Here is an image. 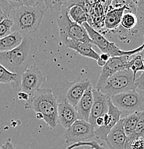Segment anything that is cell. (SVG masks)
Listing matches in <instances>:
<instances>
[{"mask_svg":"<svg viewBox=\"0 0 144 149\" xmlns=\"http://www.w3.org/2000/svg\"><path fill=\"white\" fill-rule=\"evenodd\" d=\"M47 9L42 0L33 5L12 7L10 18L13 22L12 32H17L24 36L35 33L38 29Z\"/></svg>","mask_w":144,"mask_h":149,"instance_id":"1","label":"cell"},{"mask_svg":"<svg viewBox=\"0 0 144 149\" xmlns=\"http://www.w3.org/2000/svg\"><path fill=\"white\" fill-rule=\"evenodd\" d=\"M58 97L52 90L40 88L29 96L24 108L33 111L37 118L42 120L50 128H54L58 123Z\"/></svg>","mask_w":144,"mask_h":149,"instance_id":"2","label":"cell"},{"mask_svg":"<svg viewBox=\"0 0 144 149\" xmlns=\"http://www.w3.org/2000/svg\"><path fill=\"white\" fill-rule=\"evenodd\" d=\"M32 37L29 35L23 36L19 46L13 49L0 52V64L7 70L17 74L21 77L29 65V56L32 46Z\"/></svg>","mask_w":144,"mask_h":149,"instance_id":"3","label":"cell"},{"mask_svg":"<svg viewBox=\"0 0 144 149\" xmlns=\"http://www.w3.org/2000/svg\"><path fill=\"white\" fill-rule=\"evenodd\" d=\"M57 22L59 28L60 38L62 42L68 39L79 40L93 44L88 34L83 25L77 24L70 19L67 13V7H65L58 14Z\"/></svg>","mask_w":144,"mask_h":149,"instance_id":"4","label":"cell"},{"mask_svg":"<svg viewBox=\"0 0 144 149\" xmlns=\"http://www.w3.org/2000/svg\"><path fill=\"white\" fill-rule=\"evenodd\" d=\"M134 77L131 70L118 71L113 74L100 87V92L109 97L128 91L136 90Z\"/></svg>","mask_w":144,"mask_h":149,"instance_id":"5","label":"cell"},{"mask_svg":"<svg viewBox=\"0 0 144 149\" xmlns=\"http://www.w3.org/2000/svg\"><path fill=\"white\" fill-rule=\"evenodd\" d=\"M83 27L86 29L93 45H96L103 53L108 54L111 57H118V56L128 55L131 56L141 52L144 47V43L138 47L131 50H123L118 47L115 43L108 41L100 32H97L93 27L88 24V22L83 23Z\"/></svg>","mask_w":144,"mask_h":149,"instance_id":"6","label":"cell"},{"mask_svg":"<svg viewBox=\"0 0 144 149\" xmlns=\"http://www.w3.org/2000/svg\"><path fill=\"white\" fill-rule=\"evenodd\" d=\"M112 103L125 116L135 112L144 111V95L136 90L115 95L111 97Z\"/></svg>","mask_w":144,"mask_h":149,"instance_id":"7","label":"cell"},{"mask_svg":"<svg viewBox=\"0 0 144 149\" xmlns=\"http://www.w3.org/2000/svg\"><path fill=\"white\" fill-rule=\"evenodd\" d=\"M95 127L88 121L77 119L65 129L64 139L66 144L89 141L95 137Z\"/></svg>","mask_w":144,"mask_h":149,"instance_id":"8","label":"cell"},{"mask_svg":"<svg viewBox=\"0 0 144 149\" xmlns=\"http://www.w3.org/2000/svg\"><path fill=\"white\" fill-rule=\"evenodd\" d=\"M45 79L38 65H29L20 77L19 91L27 93L30 96L40 89Z\"/></svg>","mask_w":144,"mask_h":149,"instance_id":"9","label":"cell"},{"mask_svg":"<svg viewBox=\"0 0 144 149\" xmlns=\"http://www.w3.org/2000/svg\"><path fill=\"white\" fill-rule=\"evenodd\" d=\"M130 57L131 56L128 55L111 57L106 65L102 68L95 89H100L105 82L115 72L128 69V62L130 60Z\"/></svg>","mask_w":144,"mask_h":149,"instance_id":"10","label":"cell"},{"mask_svg":"<svg viewBox=\"0 0 144 149\" xmlns=\"http://www.w3.org/2000/svg\"><path fill=\"white\" fill-rule=\"evenodd\" d=\"M121 115V111L116 108L110 100L108 113L103 116L104 123L101 126L95 128V137L103 141H106L107 136L120 120Z\"/></svg>","mask_w":144,"mask_h":149,"instance_id":"11","label":"cell"},{"mask_svg":"<svg viewBox=\"0 0 144 149\" xmlns=\"http://www.w3.org/2000/svg\"><path fill=\"white\" fill-rule=\"evenodd\" d=\"M93 105L88 122L95 127V119L100 116H104L108 113L111 97L102 93L95 88H93Z\"/></svg>","mask_w":144,"mask_h":149,"instance_id":"12","label":"cell"},{"mask_svg":"<svg viewBox=\"0 0 144 149\" xmlns=\"http://www.w3.org/2000/svg\"><path fill=\"white\" fill-rule=\"evenodd\" d=\"M67 84L68 87L63 97L66 99L68 102H70L72 106L75 108L80 99L88 90V88L92 85V84L88 79L86 80L78 79L72 83H68Z\"/></svg>","mask_w":144,"mask_h":149,"instance_id":"13","label":"cell"},{"mask_svg":"<svg viewBox=\"0 0 144 149\" xmlns=\"http://www.w3.org/2000/svg\"><path fill=\"white\" fill-rule=\"evenodd\" d=\"M58 123L61 124L65 129L69 128L75 120L78 119L76 108L63 97L58 100Z\"/></svg>","mask_w":144,"mask_h":149,"instance_id":"14","label":"cell"},{"mask_svg":"<svg viewBox=\"0 0 144 149\" xmlns=\"http://www.w3.org/2000/svg\"><path fill=\"white\" fill-rule=\"evenodd\" d=\"M126 140L122 120L120 119L108 133L105 142L111 149H125Z\"/></svg>","mask_w":144,"mask_h":149,"instance_id":"15","label":"cell"},{"mask_svg":"<svg viewBox=\"0 0 144 149\" xmlns=\"http://www.w3.org/2000/svg\"><path fill=\"white\" fill-rule=\"evenodd\" d=\"M93 86L90 85L85 92L75 107L77 113V118L80 120L88 121L89 120L90 113L93 101Z\"/></svg>","mask_w":144,"mask_h":149,"instance_id":"16","label":"cell"},{"mask_svg":"<svg viewBox=\"0 0 144 149\" xmlns=\"http://www.w3.org/2000/svg\"><path fill=\"white\" fill-rule=\"evenodd\" d=\"M67 47L71 49H73L77 53L83 57H88L93 60H97L99 58V54L95 52L93 48V45L91 43L86 42L79 41V40H71L68 39L65 42H63Z\"/></svg>","mask_w":144,"mask_h":149,"instance_id":"17","label":"cell"},{"mask_svg":"<svg viewBox=\"0 0 144 149\" xmlns=\"http://www.w3.org/2000/svg\"><path fill=\"white\" fill-rule=\"evenodd\" d=\"M67 13L68 17L72 21L80 25H82L83 23L88 22L89 20V15L84 5L72 2V0L67 7Z\"/></svg>","mask_w":144,"mask_h":149,"instance_id":"18","label":"cell"},{"mask_svg":"<svg viewBox=\"0 0 144 149\" xmlns=\"http://www.w3.org/2000/svg\"><path fill=\"white\" fill-rule=\"evenodd\" d=\"M125 11H127L125 7L120 8H108L106 12L104 17V25L108 30H113L118 27L120 24V21Z\"/></svg>","mask_w":144,"mask_h":149,"instance_id":"19","label":"cell"},{"mask_svg":"<svg viewBox=\"0 0 144 149\" xmlns=\"http://www.w3.org/2000/svg\"><path fill=\"white\" fill-rule=\"evenodd\" d=\"M23 35L17 32H12L7 36L0 39V52L9 51L21 44Z\"/></svg>","mask_w":144,"mask_h":149,"instance_id":"20","label":"cell"},{"mask_svg":"<svg viewBox=\"0 0 144 149\" xmlns=\"http://www.w3.org/2000/svg\"><path fill=\"white\" fill-rule=\"evenodd\" d=\"M0 83L10 84L16 92L20 91V77L17 74L7 70L3 65L0 64Z\"/></svg>","mask_w":144,"mask_h":149,"instance_id":"21","label":"cell"},{"mask_svg":"<svg viewBox=\"0 0 144 149\" xmlns=\"http://www.w3.org/2000/svg\"><path fill=\"white\" fill-rule=\"evenodd\" d=\"M141 112H135L134 113L125 116L123 118H121L122 123H123V129L126 135L127 138L131 136L137 123L138 120L140 116Z\"/></svg>","mask_w":144,"mask_h":149,"instance_id":"22","label":"cell"},{"mask_svg":"<svg viewBox=\"0 0 144 149\" xmlns=\"http://www.w3.org/2000/svg\"><path fill=\"white\" fill-rule=\"evenodd\" d=\"M131 57L132 58L128 62V69L131 70L134 79H136V74L138 71L144 72V63L140 52L131 55Z\"/></svg>","mask_w":144,"mask_h":149,"instance_id":"23","label":"cell"},{"mask_svg":"<svg viewBox=\"0 0 144 149\" xmlns=\"http://www.w3.org/2000/svg\"><path fill=\"white\" fill-rule=\"evenodd\" d=\"M47 9L52 13L58 14L65 7H67L71 0H42Z\"/></svg>","mask_w":144,"mask_h":149,"instance_id":"24","label":"cell"},{"mask_svg":"<svg viewBox=\"0 0 144 149\" xmlns=\"http://www.w3.org/2000/svg\"><path fill=\"white\" fill-rule=\"evenodd\" d=\"M137 17L131 12H125L120 21V25L127 30H133L137 26Z\"/></svg>","mask_w":144,"mask_h":149,"instance_id":"25","label":"cell"},{"mask_svg":"<svg viewBox=\"0 0 144 149\" xmlns=\"http://www.w3.org/2000/svg\"><path fill=\"white\" fill-rule=\"evenodd\" d=\"M125 7L127 11L136 14L137 12V5L131 0H113L109 8H120Z\"/></svg>","mask_w":144,"mask_h":149,"instance_id":"26","label":"cell"},{"mask_svg":"<svg viewBox=\"0 0 144 149\" xmlns=\"http://www.w3.org/2000/svg\"><path fill=\"white\" fill-rule=\"evenodd\" d=\"M84 146L90 147L93 149H108L106 144L103 143H99L95 141H84V142H78L75 143H72L70 146L67 147V149H75Z\"/></svg>","mask_w":144,"mask_h":149,"instance_id":"27","label":"cell"},{"mask_svg":"<svg viewBox=\"0 0 144 149\" xmlns=\"http://www.w3.org/2000/svg\"><path fill=\"white\" fill-rule=\"evenodd\" d=\"M125 149H144V139L141 137L127 138Z\"/></svg>","mask_w":144,"mask_h":149,"instance_id":"28","label":"cell"},{"mask_svg":"<svg viewBox=\"0 0 144 149\" xmlns=\"http://www.w3.org/2000/svg\"><path fill=\"white\" fill-rule=\"evenodd\" d=\"M135 137H141L144 139V111L140 113V116H139L134 132L131 136L128 138Z\"/></svg>","mask_w":144,"mask_h":149,"instance_id":"29","label":"cell"},{"mask_svg":"<svg viewBox=\"0 0 144 149\" xmlns=\"http://www.w3.org/2000/svg\"><path fill=\"white\" fill-rule=\"evenodd\" d=\"M13 22L10 18H6L0 22V39L7 36L12 32Z\"/></svg>","mask_w":144,"mask_h":149,"instance_id":"30","label":"cell"},{"mask_svg":"<svg viewBox=\"0 0 144 149\" xmlns=\"http://www.w3.org/2000/svg\"><path fill=\"white\" fill-rule=\"evenodd\" d=\"M12 7L5 0H0V22L6 18H10Z\"/></svg>","mask_w":144,"mask_h":149,"instance_id":"31","label":"cell"},{"mask_svg":"<svg viewBox=\"0 0 144 149\" xmlns=\"http://www.w3.org/2000/svg\"><path fill=\"white\" fill-rule=\"evenodd\" d=\"M10 4L12 7H17L19 6L33 5L38 0H5Z\"/></svg>","mask_w":144,"mask_h":149,"instance_id":"32","label":"cell"},{"mask_svg":"<svg viewBox=\"0 0 144 149\" xmlns=\"http://www.w3.org/2000/svg\"><path fill=\"white\" fill-rule=\"evenodd\" d=\"M134 85L136 90L144 91V72H142L138 77H136L134 80Z\"/></svg>","mask_w":144,"mask_h":149,"instance_id":"33","label":"cell"},{"mask_svg":"<svg viewBox=\"0 0 144 149\" xmlns=\"http://www.w3.org/2000/svg\"><path fill=\"white\" fill-rule=\"evenodd\" d=\"M111 57L108 55V54L102 52V53L99 55V58L96 60V61H97V64L100 67H102V68H103V67L106 65L107 62L109 60V59L111 58Z\"/></svg>","mask_w":144,"mask_h":149,"instance_id":"34","label":"cell"},{"mask_svg":"<svg viewBox=\"0 0 144 149\" xmlns=\"http://www.w3.org/2000/svg\"><path fill=\"white\" fill-rule=\"evenodd\" d=\"M0 149H15V146H14L13 143L12 142V139H7L6 140L5 142L0 147Z\"/></svg>","mask_w":144,"mask_h":149,"instance_id":"35","label":"cell"},{"mask_svg":"<svg viewBox=\"0 0 144 149\" xmlns=\"http://www.w3.org/2000/svg\"><path fill=\"white\" fill-rule=\"evenodd\" d=\"M18 98L21 100H24V101H27L29 98V95L27 93L22 92V91H19L17 93Z\"/></svg>","mask_w":144,"mask_h":149,"instance_id":"36","label":"cell"},{"mask_svg":"<svg viewBox=\"0 0 144 149\" xmlns=\"http://www.w3.org/2000/svg\"><path fill=\"white\" fill-rule=\"evenodd\" d=\"M113 0H103V7H104V11L105 12H106L108 11V8L111 6V2H112Z\"/></svg>","mask_w":144,"mask_h":149,"instance_id":"37","label":"cell"},{"mask_svg":"<svg viewBox=\"0 0 144 149\" xmlns=\"http://www.w3.org/2000/svg\"><path fill=\"white\" fill-rule=\"evenodd\" d=\"M140 54H141V55L142 59H143V63H144V47H143V49H142L141 52H140Z\"/></svg>","mask_w":144,"mask_h":149,"instance_id":"38","label":"cell"},{"mask_svg":"<svg viewBox=\"0 0 144 149\" xmlns=\"http://www.w3.org/2000/svg\"><path fill=\"white\" fill-rule=\"evenodd\" d=\"M131 1H134V2L135 3V4H136V5H137V4H138V3L139 2V1H141V0H131Z\"/></svg>","mask_w":144,"mask_h":149,"instance_id":"39","label":"cell"}]
</instances>
